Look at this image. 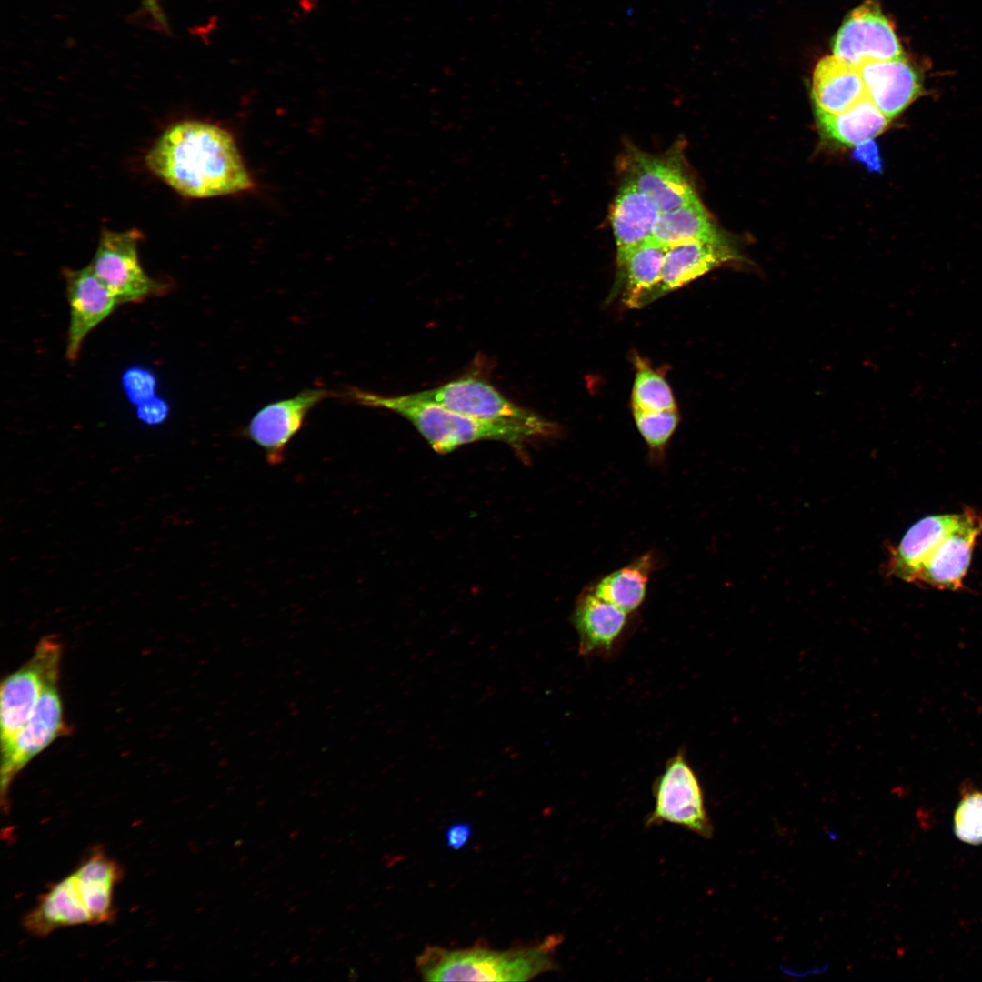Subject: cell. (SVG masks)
I'll return each instance as SVG.
<instances>
[{"label":"cell","mask_w":982,"mask_h":982,"mask_svg":"<svg viewBox=\"0 0 982 982\" xmlns=\"http://www.w3.org/2000/svg\"><path fill=\"white\" fill-rule=\"evenodd\" d=\"M148 169L183 196L208 198L254 187L233 135L198 120L166 129L145 156Z\"/></svg>","instance_id":"1"},{"label":"cell","mask_w":982,"mask_h":982,"mask_svg":"<svg viewBox=\"0 0 982 982\" xmlns=\"http://www.w3.org/2000/svg\"><path fill=\"white\" fill-rule=\"evenodd\" d=\"M123 873L101 847L94 848L73 872L40 896L25 916L24 927L45 937L63 927L111 922L115 888Z\"/></svg>","instance_id":"2"},{"label":"cell","mask_w":982,"mask_h":982,"mask_svg":"<svg viewBox=\"0 0 982 982\" xmlns=\"http://www.w3.org/2000/svg\"><path fill=\"white\" fill-rule=\"evenodd\" d=\"M346 398L355 403L392 411L408 422L440 454L467 444L496 440L519 447L530 441L546 438L543 432L524 425L486 421L471 417L438 404L422 400L412 393L384 396L358 387H347Z\"/></svg>","instance_id":"3"},{"label":"cell","mask_w":982,"mask_h":982,"mask_svg":"<svg viewBox=\"0 0 982 982\" xmlns=\"http://www.w3.org/2000/svg\"><path fill=\"white\" fill-rule=\"evenodd\" d=\"M563 937L552 934L538 944L507 950L483 946L448 950L427 946L416 958L426 981H529L557 968L555 954Z\"/></svg>","instance_id":"4"},{"label":"cell","mask_w":982,"mask_h":982,"mask_svg":"<svg viewBox=\"0 0 982 982\" xmlns=\"http://www.w3.org/2000/svg\"><path fill=\"white\" fill-rule=\"evenodd\" d=\"M480 364L481 360L478 367L472 366L467 372L443 385L412 394L422 400L477 419L524 425L547 436L556 433L553 423L519 406L499 391Z\"/></svg>","instance_id":"5"},{"label":"cell","mask_w":982,"mask_h":982,"mask_svg":"<svg viewBox=\"0 0 982 982\" xmlns=\"http://www.w3.org/2000/svg\"><path fill=\"white\" fill-rule=\"evenodd\" d=\"M62 645L53 636L35 646L31 657L5 677L0 689V739L5 747L25 725L45 686L59 678Z\"/></svg>","instance_id":"6"},{"label":"cell","mask_w":982,"mask_h":982,"mask_svg":"<svg viewBox=\"0 0 982 982\" xmlns=\"http://www.w3.org/2000/svg\"><path fill=\"white\" fill-rule=\"evenodd\" d=\"M58 684L59 678L48 682L25 725L1 748L0 793L5 812L9 808L8 795L15 777L54 741L71 732L64 717Z\"/></svg>","instance_id":"7"},{"label":"cell","mask_w":982,"mask_h":982,"mask_svg":"<svg viewBox=\"0 0 982 982\" xmlns=\"http://www.w3.org/2000/svg\"><path fill=\"white\" fill-rule=\"evenodd\" d=\"M142 234L137 229H104L89 264L94 274L108 288L118 305L137 303L165 291L143 269L138 255Z\"/></svg>","instance_id":"8"},{"label":"cell","mask_w":982,"mask_h":982,"mask_svg":"<svg viewBox=\"0 0 982 982\" xmlns=\"http://www.w3.org/2000/svg\"><path fill=\"white\" fill-rule=\"evenodd\" d=\"M653 793L655 807L645 821L646 827L667 822L705 838L713 836L698 778L683 756L669 760Z\"/></svg>","instance_id":"9"},{"label":"cell","mask_w":982,"mask_h":982,"mask_svg":"<svg viewBox=\"0 0 982 982\" xmlns=\"http://www.w3.org/2000/svg\"><path fill=\"white\" fill-rule=\"evenodd\" d=\"M627 153L625 178L648 196L660 212L700 200L678 146L660 155L633 148Z\"/></svg>","instance_id":"10"},{"label":"cell","mask_w":982,"mask_h":982,"mask_svg":"<svg viewBox=\"0 0 982 982\" xmlns=\"http://www.w3.org/2000/svg\"><path fill=\"white\" fill-rule=\"evenodd\" d=\"M833 53L857 68L867 61L905 58L891 22L872 0L863 3L846 17L834 39Z\"/></svg>","instance_id":"11"},{"label":"cell","mask_w":982,"mask_h":982,"mask_svg":"<svg viewBox=\"0 0 982 982\" xmlns=\"http://www.w3.org/2000/svg\"><path fill=\"white\" fill-rule=\"evenodd\" d=\"M334 396L336 392L324 387L306 388L292 397L269 403L253 416L246 436L265 452L270 464H278L310 410Z\"/></svg>","instance_id":"12"},{"label":"cell","mask_w":982,"mask_h":982,"mask_svg":"<svg viewBox=\"0 0 982 982\" xmlns=\"http://www.w3.org/2000/svg\"><path fill=\"white\" fill-rule=\"evenodd\" d=\"M63 273L70 309L65 355L74 362L86 336L111 315L118 303L89 265L81 269L65 268Z\"/></svg>","instance_id":"13"},{"label":"cell","mask_w":982,"mask_h":982,"mask_svg":"<svg viewBox=\"0 0 982 982\" xmlns=\"http://www.w3.org/2000/svg\"><path fill=\"white\" fill-rule=\"evenodd\" d=\"M959 525L937 546L922 566L917 583L938 589L961 588L976 541L982 532V516L972 509L963 512Z\"/></svg>","instance_id":"14"},{"label":"cell","mask_w":982,"mask_h":982,"mask_svg":"<svg viewBox=\"0 0 982 982\" xmlns=\"http://www.w3.org/2000/svg\"><path fill=\"white\" fill-rule=\"evenodd\" d=\"M858 68L867 97L889 121L921 93L919 74L906 58L867 61Z\"/></svg>","instance_id":"15"},{"label":"cell","mask_w":982,"mask_h":982,"mask_svg":"<svg viewBox=\"0 0 982 982\" xmlns=\"http://www.w3.org/2000/svg\"><path fill=\"white\" fill-rule=\"evenodd\" d=\"M963 513L927 516L905 533L896 546L889 548L887 574L906 582L917 583L923 565L941 541L960 523Z\"/></svg>","instance_id":"16"},{"label":"cell","mask_w":982,"mask_h":982,"mask_svg":"<svg viewBox=\"0 0 982 982\" xmlns=\"http://www.w3.org/2000/svg\"><path fill=\"white\" fill-rule=\"evenodd\" d=\"M656 205L630 180L625 178L610 209V222L616 246V264L634 249L649 241L658 220Z\"/></svg>","instance_id":"17"},{"label":"cell","mask_w":982,"mask_h":982,"mask_svg":"<svg viewBox=\"0 0 982 982\" xmlns=\"http://www.w3.org/2000/svg\"><path fill=\"white\" fill-rule=\"evenodd\" d=\"M736 257L726 241L696 240L667 247L658 297Z\"/></svg>","instance_id":"18"},{"label":"cell","mask_w":982,"mask_h":982,"mask_svg":"<svg viewBox=\"0 0 982 982\" xmlns=\"http://www.w3.org/2000/svg\"><path fill=\"white\" fill-rule=\"evenodd\" d=\"M666 249L650 239L617 264L616 286L626 306L640 308L659 298L658 291Z\"/></svg>","instance_id":"19"},{"label":"cell","mask_w":982,"mask_h":982,"mask_svg":"<svg viewBox=\"0 0 982 982\" xmlns=\"http://www.w3.org/2000/svg\"><path fill=\"white\" fill-rule=\"evenodd\" d=\"M627 613L598 596L592 588L579 597L573 621L579 636V651L591 655L608 651L623 633Z\"/></svg>","instance_id":"20"},{"label":"cell","mask_w":982,"mask_h":982,"mask_svg":"<svg viewBox=\"0 0 982 982\" xmlns=\"http://www.w3.org/2000/svg\"><path fill=\"white\" fill-rule=\"evenodd\" d=\"M867 96L859 72L837 56L822 58L816 65L812 80V97L815 108L841 113Z\"/></svg>","instance_id":"21"},{"label":"cell","mask_w":982,"mask_h":982,"mask_svg":"<svg viewBox=\"0 0 982 982\" xmlns=\"http://www.w3.org/2000/svg\"><path fill=\"white\" fill-rule=\"evenodd\" d=\"M817 124L824 137L855 146L880 135L890 122L867 96L848 109L831 114L815 108Z\"/></svg>","instance_id":"22"},{"label":"cell","mask_w":982,"mask_h":982,"mask_svg":"<svg viewBox=\"0 0 982 982\" xmlns=\"http://www.w3.org/2000/svg\"><path fill=\"white\" fill-rule=\"evenodd\" d=\"M653 240L665 247L691 241H726L701 203L661 212Z\"/></svg>","instance_id":"23"},{"label":"cell","mask_w":982,"mask_h":982,"mask_svg":"<svg viewBox=\"0 0 982 982\" xmlns=\"http://www.w3.org/2000/svg\"><path fill=\"white\" fill-rule=\"evenodd\" d=\"M653 558L646 554L630 565L612 572L599 580L592 590L601 598L627 614L636 611L643 603Z\"/></svg>","instance_id":"24"},{"label":"cell","mask_w":982,"mask_h":982,"mask_svg":"<svg viewBox=\"0 0 982 982\" xmlns=\"http://www.w3.org/2000/svg\"><path fill=\"white\" fill-rule=\"evenodd\" d=\"M632 390L633 409L643 411L676 410L673 392L666 379L637 358Z\"/></svg>","instance_id":"25"},{"label":"cell","mask_w":982,"mask_h":982,"mask_svg":"<svg viewBox=\"0 0 982 982\" xmlns=\"http://www.w3.org/2000/svg\"><path fill=\"white\" fill-rule=\"evenodd\" d=\"M633 416L638 431L655 451H661L674 434L678 424L676 410L643 411L633 409Z\"/></svg>","instance_id":"26"},{"label":"cell","mask_w":982,"mask_h":982,"mask_svg":"<svg viewBox=\"0 0 982 982\" xmlns=\"http://www.w3.org/2000/svg\"><path fill=\"white\" fill-rule=\"evenodd\" d=\"M956 836L972 845L982 843V791L966 792L954 816Z\"/></svg>","instance_id":"27"},{"label":"cell","mask_w":982,"mask_h":982,"mask_svg":"<svg viewBox=\"0 0 982 982\" xmlns=\"http://www.w3.org/2000/svg\"><path fill=\"white\" fill-rule=\"evenodd\" d=\"M853 158L861 162L872 172L881 171V159L876 142L873 139L865 140L857 145L853 151Z\"/></svg>","instance_id":"28"},{"label":"cell","mask_w":982,"mask_h":982,"mask_svg":"<svg viewBox=\"0 0 982 982\" xmlns=\"http://www.w3.org/2000/svg\"><path fill=\"white\" fill-rule=\"evenodd\" d=\"M472 825L468 822H457L450 826L446 832V841L453 850L463 848L472 836Z\"/></svg>","instance_id":"29"},{"label":"cell","mask_w":982,"mask_h":982,"mask_svg":"<svg viewBox=\"0 0 982 982\" xmlns=\"http://www.w3.org/2000/svg\"><path fill=\"white\" fill-rule=\"evenodd\" d=\"M145 8L152 15V16L161 25H165V21L164 15L160 11L156 0H144Z\"/></svg>","instance_id":"30"}]
</instances>
